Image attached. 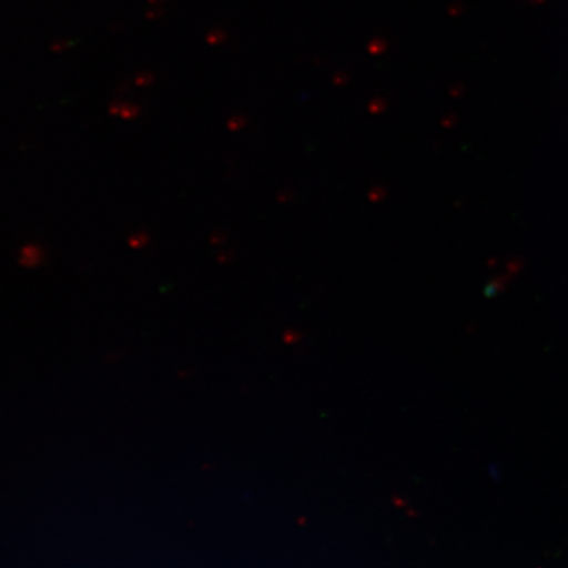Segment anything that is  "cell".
Masks as SVG:
<instances>
[{
    "mask_svg": "<svg viewBox=\"0 0 568 568\" xmlns=\"http://www.w3.org/2000/svg\"><path fill=\"white\" fill-rule=\"evenodd\" d=\"M41 260V251L38 246L30 245L23 248L21 253V264L26 266H34L39 264Z\"/></svg>",
    "mask_w": 568,
    "mask_h": 568,
    "instance_id": "6da1fadb",
    "label": "cell"
},
{
    "mask_svg": "<svg viewBox=\"0 0 568 568\" xmlns=\"http://www.w3.org/2000/svg\"><path fill=\"white\" fill-rule=\"evenodd\" d=\"M130 243L134 247H140L141 245H144L146 243V237L144 236V234H138V236L131 239Z\"/></svg>",
    "mask_w": 568,
    "mask_h": 568,
    "instance_id": "7a4b0ae2",
    "label": "cell"
},
{
    "mask_svg": "<svg viewBox=\"0 0 568 568\" xmlns=\"http://www.w3.org/2000/svg\"><path fill=\"white\" fill-rule=\"evenodd\" d=\"M136 109H134V106H124L123 109V116L124 118H131V116H134L136 115Z\"/></svg>",
    "mask_w": 568,
    "mask_h": 568,
    "instance_id": "3957f363",
    "label": "cell"
}]
</instances>
